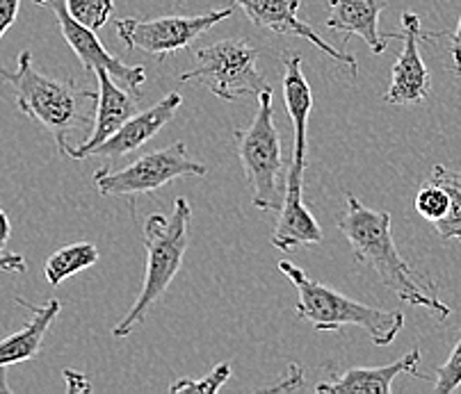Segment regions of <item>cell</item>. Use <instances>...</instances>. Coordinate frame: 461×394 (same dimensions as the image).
<instances>
[{"mask_svg": "<svg viewBox=\"0 0 461 394\" xmlns=\"http://www.w3.org/2000/svg\"><path fill=\"white\" fill-rule=\"evenodd\" d=\"M345 203L348 210L336 226L352 246L354 260L375 269L384 288L391 290L404 303L420 306L438 319H447L450 308L438 299L434 282L413 272L411 264L400 255L391 233V214L386 210L366 208L352 192H348Z\"/></svg>", "mask_w": 461, "mask_h": 394, "instance_id": "1", "label": "cell"}, {"mask_svg": "<svg viewBox=\"0 0 461 394\" xmlns=\"http://www.w3.org/2000/svg\"><path fill=\"white\" fill-rule=\"evenodd\" d=\"M0 78L14 89L19 112L49 130L62 156L71 147L67 141L71 132L94 121L92 105H96V94L78 87L74 80H55L37 71L30 50L19 55L14 71L0 68Z\"/></svg>", "mask_w": 461, "mask_h": 394, "instance_id": "2", "label": "cell"}, {"mask_svg": "<svg viewBox=\"0 0 461 394\" xmlns=\"http://www.w3.org/2000/svg\"><path fill=\"white\" fill-rule=\"evenodd\" d=\"M190 224L192 208L185 199L174 201V212L169 217L156 212L144 221L142 242L147 248V272L133 308L113 328L117 340L131 336L133 328L147 319L151 308L165 297L176 273L181 272L185 251L190 246Z\"/></svg>", "mask_w": 461, "mask_h": 394, "instance_id": "3", "label": "cell"}, {"mask_svg": "<svg viewBox=\"0 0 461 394\" xmlns=\"http://www.w3.org/2000/svg\"><path fill=\"white\" fill-rule=\"evenodd\" d=\"M279 272L297 290V317L309 321L315 331H340L345 327L364 328L373 345L388 346L404 328V315L398 310L366 306L361 301L345 297L336 290L306 276L300 267L288 260H281Z\"/></svg>", "mask_w": 461, "mask_h": 394, "instance_id": "4", "label": "cell"}, {"mask_svg": "<svg viewBox=\"0 0 461 394\" xmlns=\"http://www.w3.org/2000/svg\"><path fill=\"white\" fill-rule=\"evenodd\" d=\"M233 148L251 187V203L266 212H279L285 196V160L275 126L272 92L258 96V110L249 128L233 130Z\"/></svg>", "mask_w": 461, "mask_h": 394, "instance_id": "5", "label": "cell"}, {"mask_svg": "<svg viewBox=\"0 0 461 394\" xmlns=\"http://www.w3.org/2000/svg\"><path fill=\"white\" fill-rule=\"evenodd\" d=\"M181 83H199L221 101H238L272 92L258 68V49L249 40H221L194 53V67L181 74Z\"/></svg>", "mask_w": 461, "mask_h": 394, "instance_id": "6", "label": "cell"}, {"mask_svg": "<svg viewBox=\"0 0 461 394\" xmlns=\"http://www.w3.org/2000/svg\"><path fill=\"white\" fill-rule=\"evenodd\" d=\"M206 174L208 166L190 157L185 144L176 141L158 151L144 153L119 171L101 166L94 171V185L101 196H140L162 190L178 178Z\"/></svg>", "mask_w": 461, "mask_h": 394, "instance_id": "7", "label": "cell"}, {"mask_svg": "<svg viewBox=\"0 0 461 394\" xmlns=\"http://www.w3.org/2000/svg\"><path fill=\"white\" fill-rule=\"evenodd\" d=\"M233 14L230 7L212 10L196 16H160V19H119L114 23L117 37L131 50L165 58V55L185 50L202 34L215 28Z\"/></svg>", "mask_w": 461, "mask_h": 394, "instance_id": "8", "label": "cell"}, {"mask_svg": "<svg viewBox=\"0 0 461 394\" xmlns=\"http://www.w3.org/2000/svg\"><path fill=\"white\" fill-rule=\"evenodd\" d=\"M35 5L46 7L55 14L59 25V32L67 40V44L71 46L76 55H78L80 64L85 67V71L94 74L96 68H104L113 76V80L122 83L128 92L142 96V85L147 83V71L140 64H123L122 59L114 58L108 49H105L101 41H98L96 32L85 25H80L74 16L67 10V3L64 0H35Z\"/></svg>", "mask_w": 461, "mask_h": 394, "instance_id": "9", "label": "cell"}, {"mask_svg": "<svg viewBox=\"0 0 461 394\" xmlns=\"http://www.w3.org/2000/svg\"><path fill=\"white\" fill-rule=\"evenodd\" d=\"M402 41L404 49L393 64L391 85L384 94V101L391 105H416L432 92V76L427 71L420 55V41H432V32H422L420 19L413 12H402Z\"/></svg>", "mask_w": 461, "mask_h": 394, "instance_id": "10", "label": "cell"}, {"mask_svg": "<svg viewBox=\"0 0 461 394\" xmlns=\"http://www.w3.org/2000/svg\"><path fill=\"white\" fill-rule=\"evenodd\" d=\"M233 3H236V5L245 12L247 19L254 25H258V28L270 30V32L276 34H285V37H300V40L311 41V44L318 50H322L327 58L345 64V67L352 71V76H357L358 67L354 55L327 44L309 23H304V21L297 16L302 5L300 0H233Z\"/></svg>", "mask_w": 461, "mask_h": 394, "instance_id": "11", "label": "cell"}, {"mask_svg": "<svg viewBox=\"0 0 461 394\" xmlns=\"http://www.w3.org/2000/svg\"><path fill=\"white\" fill-rule=\"evenodd\" d=\"M98 80V94H96V112H94V126L87 139L80 147H69L64 156L71 160H85L92 156L96 147H101L110 135L119 130L128 119L138 114V94L128 92L126 87H117L113 76L104 68L94 71Z\"/></svg>", "mask_w": 461, "mask_h": 394, "instance_id": "12", "label": "cell"}, {"mask_svg": "<svg viewBox=\"0 0 461 394\" xmlns=\"http://www.w3.org/2000/svg\"><path fill=\"white\" fill-rule=\"evenodd\" d=\"M386 0H329V16L324 21L329 30L345 34V46L349 37H358L368 44L375 55L386 53L391 40H402V32H382V16Z\"/></svg>", "mask_w": 461, "mask_h": 394, "instance_id": "13", "label": "cell"}, {"mask_svg": "<svg viewBox=\"0 0 461 394\" xmlns=\"http://www.w3.org/2000/svg\"><path fill=\"white\" fill-rule=\"evenodd\" d=\"M302 175H304V171L288 166L284 203H281L279 219L272 230V246L279 248V251L311 246V244H320L324 239L322 228L302 199Z\"/></svg>", "mask_w": 461, "mask_h": 394, "instance_id": "14", "label": "cell"}, {"mask_svg": "<svg viewBox=\"0 0 461 394\" xmlns=\"http://www.w3.org/2000/svg\"><path fill=\"white\" fill-rule=\"evenodd\" d=\"M181 94H167V96L162 98V101H158L156 105L149 107V110L133 114V117L128 119L114 135H110L101 147L94 148L89 157H123L128 156V153L138 151L140 147H144L151 137H156L162 128L172 121L174 114H176L178 107H181Z\"/></svg>", "mask_w": 461, "mask_h": 394, "instance_id": "15", "label": "cell"}, {"mask_svg": "<svg viewBox=\"0 0 461 394\" xmlns=\"http://www.w3.org/2000/svg\"><path fill=\"white\" fill-rule=\"evenodd\" d=\"M420 365V349H411L400 361L384 367H354L343 372L334 381H324L315 385V392L327 394H391L393 381L400 374L427 381L429 376L418 370Z\"/></svg>", "mask_w": 461, "mask_h": 394, "instance_id": "16", "label": "cell"}, {"mask_svg": "<svg viewBox=\"0 0 461 394\" xmlns=\"http://www.w3.org/2000/svg\"><path fill=\"white\" fill-rule=\"evenodd\" d=\"M284 101L294 130V151L290 166L304 171L309 166V117L313 110V92L302 68L300 55H288L284 59Z\"/></svg>", "mask_w": 461, "mask_h": 394, "instance_id": "17", "label": "cell"}, {"mask_svg": "<svg viewBox=\"0 0 461 394\" xmlns=\"http://www.w3.org/2000/svg\"><path fill=\"white\" fill-rule=\"evenodd\" d=\"M16 303H21L25 310L32 312V319L23 328L0 340V370H7V367L19 365V363L35 361L37 355L41 354V346H44L46 331L62 310V303L58 299L44 303V306H35V303H28L16 297Z\"/></svg>", "mask_w": 461, "mask_h": 394, "instance_id": "18", "label": "cell"}, {"mask_svg": "<svg viewBox=\"0 0 461 394\" xmlns=\"http://www.w3.org/2000/svg\"><path fill=\"white\" fill-rule=\"evenodd\" d=\"M101 254H98L96 244L92 242H76L67 244V246L58 248L53 255H49L44 264L46 281L59 288L67 278L76 276V273L85 272V269L94 267L98 263Z\"/></svg>", "mask_w": 461, "mask_h": 394, "instance_id": "19", "label": "cell"}, {"mask_svg": "<svg viewBox=\"0 0 461 394\" xmlns=\"http://www.w3.org/2000/svg\"><path fill=\"white\" fill-rule=\"evenodd\" d=\"M429 178L446 187L447 196H450V210L441 221L434 224V228L441 239H459L461 242V171H450L437 165Z\"/></svg>", "mask_w": 461, "mask_h": 394, "instance_id": "20", "label": "cell"}, {"mask_svg": "<svg viewBox=\"0 0 461 394\" xmlns=\"http://www.w3.org/2000/svg\"><path fill=\"white\" fill-rule=\"evenodd\" d=\"M413 205H416V212L420 214L422 219L437 224V221H441L443 217H446L447 210H450V196H447L446 187L438 185L437 181L429 178V181L418 190Z\"/></svg>", "mask_w": 461, "mask_h": 394, "instance_id": "21", "label": "cell"}, {"mask_svg": "<svg viewBox=\"0 0 461 394\" xmlns=\"http://www.w3.org/2000/svg\"><path fill=\"white\" fill-rule=\"evenodd\" d=\"M64 3H67L69 14L94 32L104 28L114 12L113 0H64Z\"/></svg>", "mask_w": 461, "mask_h": 394, "instance_id": "22", "label": "cell"}, {"mask_svg": "<svg viewBox=\"0 0 461 394\" xmlns=\"http://www.w3.org/2000/svg\"><path fill=\"white\" fill-rule=\"evenodd\" d=\"M230 365L229 363H220V365L212 367L208 374H203L202 379H178L176 383L169 385V392L172 394H215L224 388L226 381L230 379Z\"/></svg>", "mask_w": 461, "mask_h": 394, "instance_id": "23", "label": "cell"}, {"mask_svg": "<svg viewBox=\"0 0 461 394\" xmlns=\"http://www.w3.org/2000/svg\"><path fill=\"white\" fill-rule=\"evenodd\" d=\"M434 376H437V381H434V392L437 394H450L461 385V328L455 349L450 351L447 361L441 367H437Z\"/></svg>", "mask_w": 461, "mask_h": 394, "instance_id": "24", "label": "cell"}, {"mask_svg": "<svg viewBox=\"0 0 461 394\" xmlns=\"http://www.w3.org/2000/svg\"><path fill=\"white\" fill-rule=\"evenodd\" d=\"M304 388V370H302L297 363H290L288 370H285V374L281 376L276 383L267 385V388H263L260 392H297V390Z\"/></svg>", "mask_w": 461, "mask_h": 394, "instance_id": "25", "label": "cell"}, {"mask_svg": "<svg viewBox=\"0 0 461 394\" xmlns=\"http://www.w3.org/2000/svg\"><path fill=\"white\" fill-rule=\"evenodd\" d=\"M19 10L21 0H0V40H3L7 30L16 23Z\"/></svg>", "mask_w": 461, "mask_h": 394, "instance_id": "26", "label": "cell"}, {"mask_svg": "<svg viewBox=\"0 0 461 394\" xmlns=\"http://www.w3.org/2000/svg\"><path fill=\"white\" fill-rule=\"evenodd\" d=\"M441 37H450V55L455 59V67L461 64V16L456 21V28L452 32H437L432 34V40H441Z\"/></svg>", "mask_w": 461, "mask_h": 394, "instance_id": "27", "label": "cell"}, {"mask_svg": "<svg viewBox=\"0 0 461 394\" xmlns=\"http://www.w3.org/2000/svg\"><path fill=\"white\" fill-rule=\"evenodd\" d=\"M64 381H67V390L74 394L76 392H89V390H92V383H89L83 374H78V372H74V370H64Z\"/></svg>", "mask_w": 461, "mask_h": 394, "instance_id": "28", "label": "cell"}, {"mask_svg": "<svg viewBox=\"0 0 461 394\" xmlns=\"http://www.w3.org/2000/svg\"><path fill=\"white\" fill-rule=\"evenodd\" d=\"M25 258L23 255H0V272H16V273H23L25 272Z\"/></svg>", "mask_w": 461, "mask_h": 394, "instance_id": "29", "label": "cell"}, {"mask_svg": "<svg viewBox=\"0 0 461 394\" xmlns=\"http://www.w3.org/2000/svg\"><path fill=\"white\" fill-rule=\"evenodd\" d=\"M10 235H12V224H10V217L3 208H0V255H5V246L10 242Z\"/></svg>", "mask_w": 461, "mask_h": 394, "instance_id": "30", "label": "cell"}, {"mask_svg": "<svg viewBox=\"0 0 461 394\" xmlns=\"http://www.w3.org/2000/svg\"><path fill=\"white\" fill-rule=\"evenodd\" d=\"M452 68H455V74H456V78H459V80H461V64H459V67H452Z\"/></svg>", "mask_w": 461, "mask_h": 394, "instance_id": "31", "label": "cell"}]
</instances>
